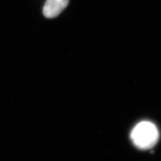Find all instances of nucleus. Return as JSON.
Returning a JSON list of instances; mask_svg holds the SVG:
<instances>
[{
	"label": "nucleus",
	"mask_w": 161,
	"mask_h": 161,
	"mask_svg": "<svg viewBox=\"0 0 161 161\" xmlns=\"http://www.w3.org/2000/svg\"><path fill=\"white\" fill-rule=\"evenodd\" d=\"M130 137L137 148L141 150H148L157 143L159 133L154 124L144 121L138 123L134 128Z\"/></svg>",
	"instance_id": "nucleus-1"
},
{
	"label": "nucleus",
	"mask_w": 161,
	"mask_h": 161,
	"mask_svg": "<svg viewBox=\"0 0 161 161\" xmlns=\"http://www.w3.org/2000/svg\"><path fill=\"white\" fill-rule=\"evenodd\" d=\"M69 0H47L43 8V14L47 18L58 16L67 8Z\"/></svg>",
	"instance_id": "nucleus-2"
}]
</instances>
